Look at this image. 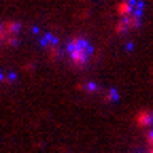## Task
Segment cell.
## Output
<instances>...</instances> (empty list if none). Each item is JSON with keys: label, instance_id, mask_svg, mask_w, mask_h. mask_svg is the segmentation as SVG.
<instances>
[{"label": "cell", "instance_id": "6da1fadb", "mask_svg": "<svg viewBox=\"0 0 153 153\" xmlns=\"http://www.w3.org/2000/svg\"><path fill=\"white\" fill-rule=\"evenodd\" d=\"M119 22H117V32H134L143 26L145 17V2L143 0H121L117 7Z\"/></svg>", "mask_w": 153, "mask_h": 153}, {"label": "cell", "instance_id": "7a4b0ae2", "mask_svg": "<svg viewBox=\"0 0 153 153\" xmlns=\"http://www.w3.org/2000/svg\"><path fill=\"white\" fill-rule=\"evenodd\" d=\"M66 57L70 60V64L72 66H76V68H85L89 62H91V57H94V45L87 41L85 36H74V38H70L68 41V45H66Z\"/></svg>", "mask_w": 153, "mask_h": 153}, {"label": "cell", "instance_id": "3957f363", "mask_svg": "<svg viewBox=\"0 0 153 153\" xmlns=\"http://www.w3.org/2000/svg\"><path fill=\"white\" fill-rule=\"evenodd\" d=\"M22 34V24L0 19V47H15Z\"/></svg>", "mask_w": 153, "mask_h": 153}]
</instances>
